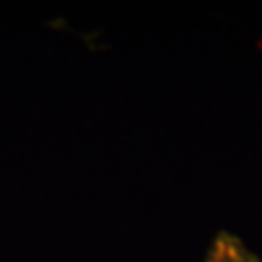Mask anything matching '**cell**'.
<instances>
[{
    "label": "cell",
    "instance_id": "cell-1",
    "mask_svg": "<svg viewBox=\"0 0 262 262\" xmlns=\"http://www.w3.org/2000/svg\"><path fill=\"white\" fill-rule=\"evenodd\" d=\"M202 262H262V256L254 253L241 237L222 229L208 243Z\"/></svg>",
    "mask_w": 262,
    "mask_h": 262
}]
</instances>
